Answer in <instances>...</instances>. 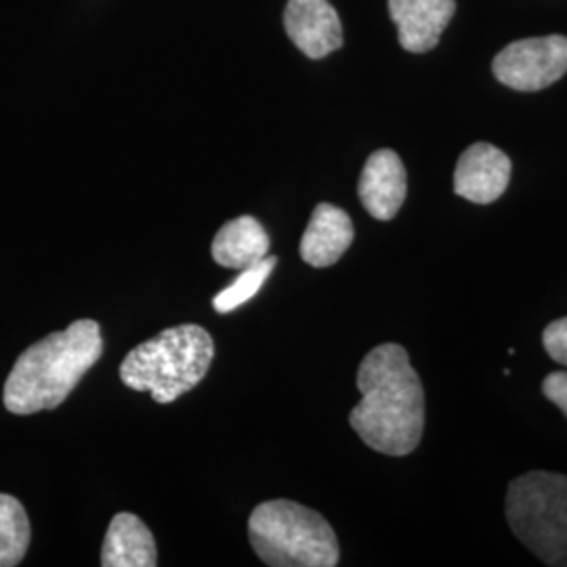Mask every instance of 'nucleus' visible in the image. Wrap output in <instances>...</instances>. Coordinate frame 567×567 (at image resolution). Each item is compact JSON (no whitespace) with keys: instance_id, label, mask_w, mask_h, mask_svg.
<instances>
[{"instance_id":"nucleus-13","label":"nucleus","mask_w":567,"mask_h":567,"mask_svg":"<svg viewBox=\"0 0 567 567\" xmlns=\"http://www.w3.org/2000/svg\"><path fill=\"white\" fill-rule=\"evenodd\" d=\"M210 250L215 264L243 271L264 261L269 252V236L255 217L243 215L217 231Z\"/></svg>"},{"instance_id":"nucleus-12","label":"nucleus","mask_w":567,"mask_h":567,"mask_svg":"<svg viewBox=\"0 0 567 567\" xmlns=\"http://www.w3.org/2000/svg\"><path fill=\"white\" fill-rule=\"evenodd\" d=\"M103 567L158 566L156 540L133 513H118L110 522L102 550Z\"/></svg>"},{"instance_id":"nucleus-4","label":"nucleus","mask_w":567,"mask_h":567,"mask_svg":"<svg viewBox=\"0 0 567 567\" xmlns=\"http://www.w3.org/2000/svg\"><path fill=\"white\" fill-rule=\"evenodd\" d=\"M248 538L271 567H334L341 550L324 517L292 501H269L252 511Z\"/></svg>"},{"instance_id":"nucleus-11","label":"nucleus","mask_w":567,"mask_h":567,"mask_svg":"<svg viewBox=\"0 0 567 567\" xmlns=\"http://www.w3.org/2000/svg\"><path fill=\"white\" fill-rule=\"evenodd\" d=\"M353 236V224L343 208L318 204L301 238V259L318 269L330 267L349 250Z\"/></svg>"},{"instance_id":"nucleus-1","label":"nucleus","mask_w":567,"mask_h":567,"mask_svg":"<svg viewBox=\"0 0 567 567\" xmlns=\"http://www.w3.org/2000/svg\"><path fill=\"white\" fill-rule=\"evenodd\" d=\"M362 402L349 414V425L365 446L405 456L414 452L425 429V391L402 344L374 347L358 370Z\"/></svg>"},{"instance_id":"nucleus-3","label":"nucleus","mask_w":567,"mask_h":567,"mask_svg":"<svg viewBox=\"0 0 567 567\" xmlns=\"http://www.w3.org/2000/svg\"><path fill=\"white\" fill-rule=\"evenodd\" d=\"M213 358L215 343L203 326L166 328L126 353L121 381L133 391H150L158 404H171L203 381Z\"/></svg>"},{"instance_id":"nucleus-7","label":"nucleus","mask_w":567,"mask_h":567,"mask_svg":"<svg viewBox=\"0 0 567 567\" xmlns=\"http://www.w3.org/2000/svg\"><path fill=\"white\" fill-rule=\"evenodd\" d=\"M284 28L311 60H322L343 44V25L328 0H288Z\"/></svg>"},{"instance_id":"nucleus-9","label":"nucleus","mask_w":567,"mask_h":567,"mask_svg":"<svg viewBox=\"0 0 567 567\" xmlns=\"http://www.w3.org/2000/svg\"><path fill=\"white\" fill-rule=\"evenodd\" d=\"M358 194L370 217L379 221H391L400 213L408 194V177L404 163L393 150H379L365 161Z\"/></svg>"},{"instance_id":"nucleus-5","label":"nucleus","mask_w":567,"mask_h":567,"mask_svg":"<svg viewBox=\"0 0 567 567\" xmlns=\"http://www.w3.org/2000/svg\"><path fill=\"white\" fill-rule=\"evenodd\" d=\"M507 522L547 566L567 567V477L532 471L511 482Z\"/></svg>"},{"instance_id":"nucleus-10","label":"nucleus","mask_w":567,"mask_h":567,"mask_svg":"<svg viewBox=\"0 0 567 567\" xmlns=\"http://www.w3.org/2000/svg\"><path fill=\"white\" fill-rule=\"evenodd\" d=\"M454 11L456 0H389L398 41L408 53H426L437 47Z\"/></svg>"},{"instance_id":"nucleus-16","label":"nucleus","mask_w":567,"mask_h":567,"mask_svg":"<svg viewBox=\"0 0 567 567\" xmlns=\"http://www.w3.org/2000/svg\"><path fill=\"white\" fill-rule=\"evenodd\" d=\"M543 343L547 349L548 355L557 362V364L567 365V316L561 320H555L545 328L543 334Z\"/></svg>"},{"instance_id":"nucleus-2","label":"nucleus","mask_w":567,"mask_h":567,"mask_svg":"<svg viewBox=\"0 0 567 567\" xmlns=\"http://www.w3.org/2000/svg\"><path fill=\"white\" fill-rule=\"evenodd\" d=\"M102 353V328L95 320H76L30 344L4 383V408L23 416L58 408Z\"/></svg>"},{"instance_id":"nucleus-17","label":"nucleus","mask_w":567,"mask_h":567,"mask_svg":"<svg viewBox=\"0 0 567 567\" xmlns=\"http://www.w3.org/2000/svg\"><path fill=\"white\" fill-rule=\"evenodd\" d=\"M543 393L567 416V372H550L543 383Z\"/></svg>"},{"instance_id":"nucleus-8","label":"nucleus","mask_w":567,"mask_h":567,"mask_svg":"<svg viewBox=\"0 0 567 567\" xmlns=\"http://www.w3.org/2000/svg\"><path fill=\"white\" fill-rule=\"evenodd\" d=\"M511 182L507 154L489 143H475L463 152L454 171V192L468 203H496Z\"/></svg>"},{"instance_id":"nucleus-15","label":"nucleus","mask_w":567,"mask_h":567,"mask_svg":"<svg viewBox=\"0 0 567 567\" xmlns=\"http://www.w3.org/2000/svg\"><path fill=\"white\" fill-rule=\"evenodd\" d=\"M276 265H278L276 257H265L264 261L243 269V274L234 280V284H229L213 299L215 311L229 313V311L238 309L240 305L248 303L261 290V286L269 278V274L274 271Z\"/></svg>"},{"instance_id":"nucleus-14","label":"nucleus","mask_w":567,"mask_h":567,"mask_svg":"<svg viewBox=\"0 0 567 567\" xmlns=\"http://www.w3.org/2000/svg\"><path fill=\"white\" fill-rule=\"evenodd\" d=\"M30 547V522L16 496L0 494V567L21 564Z\"/></svg>"},{"instance_id":"nucleus-6","label":"nucleus","mask_w":567,"mask_h":567,"mask_svg":"<svg viewBox=\"0 0 567 567\" xmlns=\"http://www.w3.org/2000/svg\"><path fill=\"white\" fill-rule=\"evenodd\" d=\"M494 76L515 91H543L567 72V39L559 34L505 47L492 63Z\"/></svg>"}]
</instances>
